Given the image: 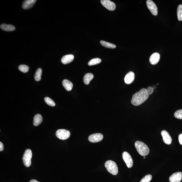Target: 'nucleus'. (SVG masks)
Returning a JSON list of instances; mask_svg holds the SVG:
<instances>
[{"label": "nucleus", "instance_id": "obj_1", "mask_svg": "<svg viewBox=\"0 0 182 182\" xmlns=\"http://www.w3.org/2000/svg\"><path fill=\"white\" fill-rule=\"evenodd\" d=\"M149 96L147 89L143 88L133 95L131 101V103L135 106H139L145 102Z\"/></svg>", "mask_w": 182, "mask_h": 182}, {"label": "nucleus", "instance_id": "obj_2", "mask_svg": "<svg viewBox=\"0 0 182 182\" xmlns=\"http://www.w3.org/2000/svg\"><path fill=\"white\" fill-rule=\"evenodd\" d=\"M137 151L142 156H147L149 152V149L148 146L143 142L137 141L135 144Z\"/></svg>", "mask_w": 182, "mask_h": 182}, {"label": "nucleus", "instance_id": "obj_3", "mask_svg": "<svg viewBox=\"0 0 182 182\" xmlns=\"http://www.w3.org/2000/svg\"><path fill=\"white\" fill-rule=\"evenodd\" d=\"M105 167L108 171L113 175H116L118 173V168L116 163L114 161L109 160L106 162Z\"/></svg>", "mask_w": 182, "mask_h": 182}, {"label": "nucleus", "instance_id": "obj_4", "mask_svg": "<svg viewBox=\"0 0 182 182\" xmlns=\"http://www.w3.org/2000/svg\"><path fill=\"white\" fill-rule=\"evenodd\" d=\"M32 153L30 149H27L25 151L23 157V161L24 165L27 167H29L31 165V159Z\"/></svg>", "mask_w": 182, "mask_h": 182}, {"label": "nucleus", "instance_id": "obj_5", "mask_svg": "<svg viewBox=\"0 0 182 182\" xmlns=\"http://www.w3.org/2000/svg\"><path fill=\"white\" fill-rule=\"evenodd\" d=\"M71 135L70 131L65 129H59L56 133V136L59 139L65 140L69 138Z\"/></svg>", "mask_w": 182, "mask_h": 182}, {"label": "nucleus", "instance_id": "obj_6", "mask_svg": "<svg viewBox=\"0 0 182 182\" xmlns=\"http://www.w3.org/2000/svg\"><path fill=\"white\" fill-rule=\"evenodd\" d=\"M122 158L128 168H131L133 166V162L132 158L128 152L125 151L122 154Z\"/></svg>", "mask_w": 182, "mask_h": 182}, {"label": "nucleus", "instance_id": "obj_7", "mask_svg": "<svg viewBox=\"0 0 182 182\" xmlns=\"http://www.w3.org/2000/svg\"><path fill=\"white\" fill-rule=\"evenodd\" d=\"M147 4L148 8L150 10L153 15L156 16L158 15V8L154 2L151 0H147Z\"/></svg>", "mask_w": 182, "mask_h": 182}, {"label": "nucleus", "instance_id": "obj_8", "mask_svg": "<svg viewBox=\"0 0 182 182\" xmlns=\"http://www.w3.org/2000/svg\"><path fill=\"white\" fill-rule=\"evenodd\" d=\"M101 2L102 5L108 10L113 11L116 9L115 3L109 0H102Z\"/></svg>", "mask_w": 182, "mask_h": 182}, {"label": "nucleus", "instance_id": "obj_9", "mask_svg": "<svg viewBox=\"0 0 182 182\" xmlns=\"http://www.w3.org/2000/svg\"><path fill=\"white\" fill-rule=\"evenodd\" d=\"M103 138V135L101 133H96L91 135L89 137V140L92 143H97L101 141Z\"/></svg>", "mask_w": 182, "mask_h": 182}, {"label": "nucleus", "instance_id": "obj_10", "mask_svg": "<svg viewBox=\"0 0 182 182\" xmlns=\"http://www.w3.org/2000/svg\"><path fill=\"white\" fill-rule=\"evenodd\" d=\"M161 134L164 142L167 145H170L172 143V139L168 132L166 131L163 130L161 131Z\"/></svg>", "mask_w": 182, "mask_h": 182}, {"label": "nucleus", "instance_id": "obj_11", "mask_svg": "<svg viewBox=\"0 0 182 182\" xmlns=\"http://www.w3.org/2000/svg\"><path fill=\"white\" fill-rule=\"evenodd\" d=\"M182 179V173L178 172L174 173L169 178L170 182H180Z\"/></svg>", "mask_w": 182, "mask_h": 182}, {"label": "nucleus", "instance_id": "obj_12", "mask_svg": "<svg viewBox=\"0 0 182 182\" xmlns=\"http://www.w3.org/2000/svg\"><path fill=\"white\" fill-rule=\"evenodd\" d=\"M37 1L36 0H26L23 1L22 7L24 10L32 8L35 5Z\"/></svg>", "mask_w": 182, "mask_h": 182}, {"label": "nucleus", "instance_id": "obj_13", "mask_svg": "<svg viewBox=\"0 0 182 182\" xmlns=\"http://www.w3.org/2000/svg\"><path fill=\"white\" fill-rule=\"evenodd\" d=\"M134 79V73L132 72H129L126 75L124 81L126 84H129L132 83Z\"/></svg>", "mask_w": 182, "mask_h": 182}, {"label": "nucleus", "instance_id": "obj_14", "mask_svg": "<svg viewBox=\"0 0 182 182\" xmlns=\"http://www.w3.org/2000/svg\"><path fill=\"white\" fill-rule=\"evenodd\" d=\"M160 55L158 53H154L151 55L149 58V62L151 64L155 65L159 62Z\"/></svg>", "mask_w": 182, "mask_h": 182}, {"label": "nucleus", "instance_id": "obj_15", "mask_svg": "<svg viewBox=\"0 0 182 182\" xmlns=\"http://www.w3.org/2000/svg\"><path fill=\"white\" fill-rule=\"evenodd\" d=\"M74 57L73 55H70L64 56L61 59L63 64H66L71 63L73 60Z\"/></svg>", "mask_w": 182, "mask_h": 182}, {"label": "nucleus", "instance_id": "obj_16", "mask_svg": "<svg viewBox=\"0 0 182 182\" xmlns=\"http://www.w3.org/2000/svg\"><path fill=\"white\" fill-rule=\"evenodd\" d=\"M0 28L2 30L5 31L11 32L14 31L15 30V27L11 24H7L3 23L1 24Z\"/></svg>", "mask_w": 182, "mask_h": 182}, {"label": "nucleus", "instance_id": "obj_17", "mask_svg": "<svg viewBox=\"0 0 182 182\" xmlns=\"http://www.w3.org/2000/svg\"><path fill=\"white\" fill-rule=\"evenodd\" d=\"M62 85L65 89L68 91H71L73 87V84L70 81L64 79L62 81Z\"/></svg>", "mask_w": 182, "mask_h": 182}, {"label": "nucleus", "instance_id": "obj_18", "mask_svg": "<svg viewBox=\"0 0 182 182\" xmlns=\"http://www.w3.org/2000/svg\"><path fill=\"white\" fill-rule=\"evenodd\" d=\"M42 115L40 114L35 115L34 118V125L35 126L39 125L42 123Z\"/></svg>", "mask_w": 182, "mask_h": 182}, {"label": "nucleus", "instance_id": "obj_19", "mask_svg": "<svg viewBox=\"0 0 182 182\" xmlns=\"http://www.w3.org/2000/svg\"><path fill=\"white\" fill-rule=\"evenodd\" d=\"M94 76L93 74L88 73L84 76L83 81L86 85H89L91 81L93 79Z\"/></svg>", "mask_w": 182, "mask_h": 182}, {"label": "nucleus", "instance_id": "obj_20", "mask_svg": "<svg viewBox=\"0 0 182 182\" xmlns=\"http://www.w3.org/2000/svg\"><path fill=\"white\" fill-rule=\"evenodd\" d=\"M100 44L102 46L106 48L114 49L116 47V46L115 45L112 44L111 43L106 42L104 41H100Z\"/></svg>", "mask_w": 182, "mask_h": 182}, {"label": "nucleus", "instance_id": "obj_21", "mask_svg": "<svg viewBox=\"0 0 182 182\" xmlns=\"http://www.w3.org/2000/svg\"><path fill=\"white\" fill-rule=\"evenodd\" d=\"M42 71V69L41 68H39L36 72L35 75V79L37 81H39L41 80Z\"/></svg>", "mask_w": 182, "mask_h": 182}, {"label": "nucleus", "instance_id": "obj_22", "mask_svg": "<svg viewBox=\"0 0 182 182\" xmlns=\"http://www.w3.org/2000/svg\"><path fill=\"white\" fill-rule=\"evenodd\" d=\"M102 62L101 59L99 58H95L91 59L88 62V65L89 66L95 65L100 64Z\"/></svg>", "mask_w": 182, "mask_h": 182}, {"label": "nucleus", "instance_id": "obj_23", "mask_svg": "<svg viewBox=\"0 0 182 182\" xmlns=\"http://www.w3.org/2000/svg\"><path fill=\"white\" fill-rule=\"evenodd\" d=\"M177 16L178 20L182 21V5H178L177 10Z\"/></svg>", "mask_w": 182, "mask_h": 182}, {"label": "nucleus", "instance_id": "obj_24", "mask_svg": "<svg viewBox=\"0 0 182 182\" xmlns=\"http://www.w3.org/2000/svg\"><path fill=\"white\" fill-rule=\"evenodd\" d=\"M18 68L20 71L24 73L28 72L29 70V66L25 64L20 65L19 66Z\"/></svg>", "mask_w": 182, "mask_h": 182}, {"label": "nucleus", "instance_id": "obj_25", "mask_svg": "<svg viewBox=\"0 0 182 182\" xmlns=\"http://www.w3.org/2000/svg\"><path fill=\"white\" fill-rule=\"evenodd\" d=\"M44 100L46 102V103L48 104V105L52 106V107H54V106L55 105V102H54V101L52 100V99L49 98V97H45L44 99Z\"/></svg>", "mask_w": 182, "mask_h": 182}, {"label": "nucleus", "instance_id": "obj_26", "mask_svg": "<svg viewBox=\"0 0 182 182\" xmlns=\"http://www.w3.org/2000/svg\"><path fill=\"white\" fill-rule=\"evenodd\" d=\"M152 176L150 174L147 175L142 178L140 182H150L152 179Z\"/></svg>", "mask_w": 182, "mask_h": 182}, {"label": "nucleus", "instance_id": "obj_27", "mask_svg": "<svg viewBox=\"0 0 182 182\" xmlns=\"http://www.w3.org/2000/svg\"><path fill=\"white\" fill-rule=\"evenodd\" d=\"M174 116L176 118L182 120V109L176 111L174 113Z\"/></svg>", "mask_w": 182, "mask_h": 182}, {"label": "nucleus", "instance_id": "obj_28", "mask_svg": "<svg viewBox=\"0 0 182 182\" xmlns=\"http://www.w3.org/2000/svg\"><path fill=\"white\" fill-rule=\"evenodd\" d=\"M146 89H147V92L149 95L152 94V93H154V89L151 86H149Z\"/></svg>", "mask_w": 182, "mask_h": 182}, {"label": "nucleus", "instance_id": "obj_29", "mask_svg": "<svg viewBox=\"0 0 182 182\" xmlns=\"http://www.w3.org/2000/svg\"><path fill=\"white\" fill-rule=\"evenodd\" d=\"M178 140H179L180 144L182 145V134L179 135V137H178Z\"/></svg>", "mask_w": 182, "mask_h": 182}, {"label": "nucleus", "instance_id": "obj_30", "mask_svg": "<svg viewBox=\"0 0 182 182\" xmlns=\"http://www.w3.org/2000/svg\"><path fill=\"white\" fill-rule=\"evenodd\" d=\"M4 147L3 144L1 142H0V151H1L3 150Z\"/></svg>", "mask_w": 182, "mask_h": 182}, {"label": "nucleus", "instance_id": "obj_31", "mask_svg": "<svg viewBox=\"0 0 182 182\" xmlns=\"http://www.w3.org/2000/svg\"><path fill=\"white\" fill-rule=\"evenodd\" d=\"M30 182H39L37 181V180L35 179H32L30 180Z\"/></svg>", "mask_w": 182, "mask_h": 182}, {"label": "nucleus", "instance_id": "obj_32", "mask_svg": "<svg viewBox=\"0 0 182 182\" xmlns=\"http://www.w3.org/2000/svg\"><path fill=\"white\" fill-rule=\"evenodd\" d=\"M152 87L153 88V89L154 90L156 89V85H154V86H153Z\"/></svg>", "mask_w": 182, "mask_h": 182}, {"label": "nucleus", "instance_id": "obj_33", "mask_svg": "<svg viewBox=\"0 0 182 182\" xmlns=\"http://www.w3.org/2000/svg\"><path fill=\"white\" fill-rule=\"evenodd\" d=\"M144 158H146L145 157V156H144Z\"/></svg>", "mask_w": 182, "mask_h": 182}]
</instances>
